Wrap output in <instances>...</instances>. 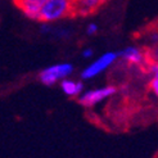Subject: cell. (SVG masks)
Returning a JSON list of instances; mask_svg holds the SVG:
<instances>
[{
  "label": "cell",
  "instance_id": "10",
  "mask_svg": "<svg viewBox=\"0 0 158 158\" xmlns=\"http://www.w3.org/2000/svg\"><path fill=\"white\" fill-rule=\"evenodd\" d=\"M148 58H149V63H158V45L153 46L148 52Z\"/></svg>",
  "mask_w": 158,
  "mask_h": 158
},
{
  "label": "cell",
  "instance_id": "14",
  "mask_svg": "<svg viewBox=\"0 0 158 158\" xmlns=\"http://www.w3.org/2000/svg\"><path fill=\"white\" fill-rule=\"evenodd\" d=\"M93 55H94V50L91 48H86V49L82 50V58H85V59L91 58Z\"/></svg>",
  "mask_w": 158,
  "mask_h": 158
},
{
  "label": "cell",
  "instance_id": "2",
  "mask_svg": "<svg viewBox=\"0 0 158 158\" xmlns=\"http://www.w3.org/2000/svg\"><path fill=\"white\" fill-rule=\"evenodd\" d=\"M73 71H75V67L72 63H68V62L58 63V64H53L41 69L40 73H39V80L45 86H53L58 82L60 84L63 80L68 78L73 73Z\"/></svg>",
  "mask_w": 158,
  "mask_h": 158
},
{
  "label": "cell",
  "instance_id": "7",
  "mask_svg": "<svg viewBox=\"0 0 158 158\" xmlns=\"http://www.w3.org/2000/svg\"><path fill=\"white\" fill-rule=\"evenodd\" d=\"M40 32L46 36H52L53 39H57V40L68 39L71 36V34H72L71 30L67 27H58V26H54L53 23H46V22H41Z\"/></svg>",
  "mask_w": 158,
  "mask_h": 158
},
{
  "label": "cell",
  "instance_id": "4",
  "mask_svg": "<svg viewBox=\"0 0 158 158\" xmlns=\"http://www.w3.org/2000/svg\"><path fill=\"white\" fill-rule=\"evenodd\" d=\"M116 93H117V89L113 85H107V86H103V88L86 90L77 99H78V103H80L81 106L91 108L94 106L102 103V102L107 100L108 98L113 97Z\"/></svg>",
  "mask_w": 158,
  "mask_h": 158
},
{
  "label": "cell",
  "instance_id": "1",
  "mask_svg": "<svg viewBox=\"0 0 158 158\" xmlns=\"http://www.w3.org/2000/svg\"><path fill=\"white\" fill-rule=\"evenodd\" d=\"M75 13V0H48L41 10L40 22L54 23Z\"/></svg>",
  "mask_w": 158,
  "mask_h": 158
},
{
  "label": "cell",
  "instance_id": "9",
  "mask_svg": "<svg viewBox=\"0 0 158 158\" xmlns=\"http://www.w3.org/2000/svg\"><path fill=\"white\" fill-rule=\"evenodd\" d=\"M107 0H75V13L78 15H88L97 10Z\"/></svg>",
  "mask_w": 158,
  "mask_h": 158
},
{
  "label": "cell",
  "instance_id": "13",
  "mask_svg": "<svg viewBox=\"0 0 158 158\" xmlns=\"http://www.w3.org/2000/svg\"><path fill=\"white\" fill-rule=\"evenodd\" d=\"M149 43H151L153 46H157L158 45V32L149 34Z\"/></svg>",
  "mask_w": 158,
  "mask_h": 158
},
{
  "label": "cell",
  "instance_id": "11",
  "mask_svg": "<svg viewBox=\"0 0 158 158\" xmlns=\"http://www.w3.org/2000/svg\"><path fill=\"white\" fill-rule=\"evenodd\" d=\"M98 31H99V26L97 25V23H94V22H90L89 25L86 26V35H89V36L95 35Z\"/></svg>",
  "mask_w": 158,
  "mask_h": 158
},
{
  "label": "cell",
  "instance_id": "5",
  "mask_svg": "<svg viewBox=\"0 0 158 158\" xmlns=\"http://www.w3.org/2000/svg\"><path fill=\"white\" fill-rule=\"evenodd\" d=\"M118 58L122 62L127 63L130 66L141 67L149 64V58H148V52H144L139 46H126L118 52Z\"/></svg>",
  "mask_w": 158,
  "mask_h": 158
},
{
  "label": "cell",
  "instance_id": "3",
  "mask_svg": "<svg viewBox=\"0 0 158 158\" xmlns=\"http://www.w3.org/2000/svg\"><path fill=\"white\" fill-rule=\"evenodd\" d=\"M117 59H118V53L106 52V53L102 54L99 58H97L95 60H93L90 64L86 66L81 71L80 76H81L82 80H91V78H95L97 76H99L100 73H103L104 71H107L108 68L112 67Z\"/></svg>",
  "mask_w": 158,
  "mask_h": 158
},
{
  "label": "cell",
  "instance_id": "12",
  "mask_svg": "<svg viewBox=\"0 0 158 158\" xmlns=\"http://www.w3.org/2000/svg\"><path fill=\"white\" fill-rule=\"evenodd\" d=\"M149 89L152 90V93L154 94V95L158 98V78L153 77L151 81H149Z\"/></svg>",
  "mask_w": 158,
  "mask_h": 158
},
{
  "label": "cell",
  "instance_id": "6",
  "mask_svg": "<svg viewBox=\"0 0 158 158\" xmlns=\"http://www.w3.org/2000/svg\"><path fill=\"white\" fill-rule=\"evenodd\" d=\"M48 0H14L21 12L31 21H40L41 10Z\"/></svg>",
  "mask_w": 158,
  "mask_h": 158
},
{
  "label": "cell",
  "instance_id": "8",
  "mask_svg": "<svg viewBox=\"0 0 158 158\" xmlns=\"http://www.w3.org/2000/svg\"><path fill=\"white\" fill-rule=\"evenodd\" d=\"M59 86H60V90L64 93V95L69 98H78L85 91L82 81L75 80V78H71V77L63 80L59 84Z\"/></svg>",
  "mask_w": 158,
  "mask_h": 158
}]
</instances>
